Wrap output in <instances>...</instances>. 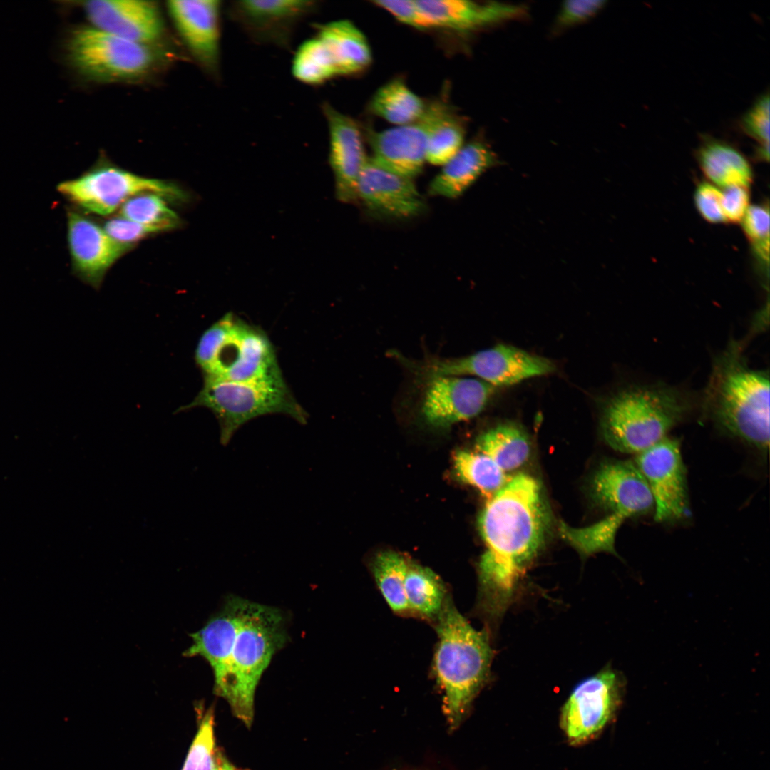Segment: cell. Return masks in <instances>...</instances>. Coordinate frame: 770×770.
<instances>
[{"mask_svg":"<svg viewBox=\"0 0 770 770\" xmlns=\"http://www.w3.org/2000/svg\"><path fill=\"white\" fill-rule=\"evenodd\" d=\"M500 162L490 145L481 137L465 143L460 150L432 179L428 194L456 199L465 193L488 170Z\"/></svg>","mask_w":770,"mask_h":770,"instance_id":"obj_24","label":"cell"},{"mask_svg":"<svg viewBox=\"0 0 770 770\" xmlns=\"http://www.w3.org/2000/svg\"><path fill=\"white\" fill-rule=\"evenodd\" d=\"M243 601L237 597L228 598L222 610L190 634L192 643L183 653L189 657L200 656L207 662L214 675V692L219 697L226 685Z\"/></svg>","mask_w":770,"mask_h":770,"instance_id":"obj_23","label":"cell"},{"mask_svg":"<svg viewBox=\"0 0 770 770\" xmlns=\"http://www.w3.org/2000/svg\"><path fill=\"white\" fill-rule=\"evenodd\" d=\"M591 492L600 506L626 519L654 508L648 484L634 462L603 464L594 475Z\"/></svg>","mask_w":770,"mask_h":770,"instance_id":"obj_21","label":"cell"},{"mask_svg":"<svg viewBox=\"0 0 770 770\" xmlns=\"http://www.w3.org/2000/svg\"><path fill=\"white\" fill-rule=\"evenodd\" d=\"M216 770H248L233 765L222 752L219 758Z\"/></svg>","mask_w":770,"mask_h":770,"instance_id":"obj_44","label":"cell"},{"mask_svg":"<svg viewBox=\"0 0 770 770\" xmlns=\"http://www.w3.org/2000/svg\"><path fill=\"white\" fill-rule=\"evenodd\" d=\"M453 465L458 479L475 487L488 499L510 478L490 457L477 451H456Z\"/></svg>","mask_w":770,"mask_h":770,"instance_id":"obj_29","label":"cell"},{"mask_svg":"<svg viewBox=\"0 0 770 770\" xmlns=\"http://www.w3.org/2000/svg\"><path fill=\"white\" fill-rule=\"evenodd\" d=\"M90 25L149 45H164L166 28L160 6L140 0H89L80 3Z\"/></svg>","mask_w":770,"mask_h":770,"instance_id":"obj_18","label":"cell"},{"mask_svg":"<svg viewBox=\"0 0 770 770\" xmlns=\"http://www.w3.org/2000/svg\"><path fill=\"white\" fill-rule=\"evenodd\" d=\"M409 565L404 556L394 551L377 554L372 563L378 587L388 605L396 612L409 608L404 590Z\"/></svg>","mask_w":770,"mask_h":770,"instance_id":"obj_32","label":"cell"},{"mask_svg":"<svg viewBox=\"0 0 770 770\" xmlns=\"http://www.w3.org/2000/svg\"><path fill=\"white\" fill-rule=\"evenodd\" d=\"M732 342L715 360L705 390L704 408L719 428L761 451L769 445V375L754 370Z\"/></svg>","mask_w":770,"mask_h":770,"instance_id":"obj_2","label":"cell"},{"mask_svg":"<svg viewBox=\"0 0 770 770\" xmlns=\"http://www.w3.org/2000/svg\"><path fill=\"white\" fill-rule=\"evenodd\" d=\"M335 76H353L364 72L372 61L371 50L364 33L351 21L339 19L313 26Z\"/></svg>","mask_w":770,"mask_h":770,"instance_id":"obj_25","label":"cell"},{"mask_svg":"<svg viewBox=\"0 0 770 770\" xmlns=\"http://www.w3.org/2000/svg\"><path fill=\"white\" fill-rule=\"evenodd\" d=\"M722 191V207L727 222L741 221L750 201L749 188L732 185Z\"/></svg>","mask_w":770,"mask_h":770,"instance_id":"obj_43","label":"cell"},{"mask_svg":"<svg viewBox=\"0 0 770 770\" xmlns=\"http://www.w3.org/2000/svg\"><path fill=\"white\" fill-rule=\"evenodd\" d=\"M741 127L759 146H769V92L760 96L743 115Z\"/></svg>","mask_w":770,"mask_h":770,"instance_id":"obj_38","label":"cell"},{"mask_svg":"<svg viewBox=\"0 0 770 770\" xmlns=\"http://www.w3.org/2000/svg\"><path fill=\"white\" fill-rule=\"evenodd\" d=\"M621 699V680L610 669L578 684L560 716V728L570 744L581 745L598 736L614 719Z\"/></svg>","mask_w":770,"mask_h":770,"instance_id":"obj_12","label":"cell"},{"mask_svg":"<svg viewBox=\"0 0 770 770\" xmlns=\"http://www.w3.org/2000/svg\"><path fill=\"white\" fill-rule=\"evenodd\" d=\"M404 590L409 608L421 615L433 616L439 613L443 606V585L427 568L409 564Z\"/></svg>","mask_w":770,"mask_h":770,"instance_id":"obj_31","label":"cell"},{"mask_svg":"<svg viewBox=\"0 0 770 770\" xmlns=\"http://www.w3.org/2000/svg\"><path fill=\"white\" fill-rule=\"evenodd\" d=\"M634 463L651 491L654 520L662 523L684 517L688 510V499L679 441L667 436L637 454Z\"/></svg>","mask_w":770,"mask_h":770,"instance_id":"obj_15","label":"cell"},{"mask_svg":"<svg viewBox=\"0 0 770 770\" xmlns=\"http://www.w3.org/2000/svg\"><path fill=\"white\" fill-rule=\"evenodd\" d=\"M287 641L284 617L279 610L244 599L227 682L220 697L247 727L252 723L254 698L261 677Z\"/></svg>","mask_w":770,"mask_h":770,"instance_id":"obj_6","label":"cell"},{"mask_svg":"<svg viewBox=\"0 0 770 770\" xmlns=\"http://www.w3.org/2000/svg\"><path fill=\"white\" fill-rule=\"evenodd\" d=\"M195 360L203 378L287 386L266 332L232 312L204 331L196 346Z\"/></svg>","mask_w":770,"mask_h":770,"instance_id":"obj_4","label":"cell"},{"mask_svg":"<svg viewBox=\"0 0 770 770\" xmlns=\"http://www.w3.org/2000/svg\"><path fill=\"white\" fill-rule=\"evenodd\" d=\"M203 406L215 416L220 426L223 445L243 424L258 416L283 414L300 423H305L307 414L286 386L204 378L203 386L195 399L181 406L183 411Z\"/></svg>","mask_w":770,"mask_h":770,"instance_id":"obj_8","label":"cell"},{"mask_svg":"<svg viewBox=\"0 0 770 770\" xmlns=\"http://www.w3.org/2000/svg\"><path fill=\"white\" fill-rule=\"evenodd\" d=\"M428 27L471 32L522 16L525 8L496 1L416 0Z\"/></svg>","mask_w":770,"mask_h":770,"instance_id":"obj_22","label":"cell"},{"mask_svg":"<svg viewBox=\"0 0 770 770\" xmlns=\"http://www.w3.org/2000/svg\"><path fill=\"white\" fill-rule=\"evenodd\" d=\"M356 191L358 202L376 219H410L426 208L413 179L379 165L371 158L361 172Z\"/></svg>","mask_w":770,"mask_h":770,"instance_id":"obj_17","label":"cell"},{"mask_svg":"<svg viewBox=\"0 0 770 770\" xmlns=\"http://www.w3.org/2000/svg\"><path fill=\"white\" fill-rule=\"evenodd\" d=\"M694 201L700 215L708 222H727L722 207V191L713 184L700 183L694 192Z\"/></svg>","mask_w":770,"mask_h":770,"instance_id":"obj_40","label":"cell"},{"mask_svg":"<svg viewBox=\"0 0 770 770\" xmlns=\"http://www.w3.org/2000/svg\"><path fill=\"white\" fill-rule=\"evenodd\" d=\"M428 103L412 91L401 78L379 87L369 103V111L395 126L414 122L426 111Z\"/></svg>","mask_w":770,"mask_h":770,"instance_id":"obj_28","label":"cell"},{"mask_svg":"<svg viewBox=\"0 0 770 770\" xmlns=\"http://www.w3.org/2000/svg\"><path fill=\"white\" fill-rule=\"evenodd\" d=\"M697 158L704 175L718 186L727 188L740 185L749 188L752 183L750 163L737 148L729 143L706 138L697 150Z\"/></svg>","mask_w":770,"mask_h":770,"instance_id":"obj_26","label":"cell"},{"mask_svg":"<svg viewBox=\"0 0 770 770\" xmlns=\"http://www.w3.org/2000/svg\"><path fill=\"white\" fill-rule=\"evenodd\" d=\"M291 71L296 80L311 86L323 85L336 77L319 41L314 36L297 48L292 60Z\"/></svg>","mask_w":770,"mask_h":770,"instance_id":"obj_35","label":"cell"},{"mask_svg":"<svg viewBox=\"0 0 770 770\" xmlns=\"http://www.w3.org/2000/svg\"><path fill=\"white\" fill-rule=\"evenodd\" d=\"M452 108L445 99L428 103L422 116L403 125L384 130L368 128L364 136L372 151L371 158L379 165L413 179L423 170L430 133Z\"/></svg>","mask_w":770,"mask_h":770,"instance_id":"obj_11","label":"cell"},{"mask_svg":"<svg viewBox=\"0 0 770 770\" xmlns=\"http://www.w3.org/2000/svg\"><path fill=\"white\" fill-rule=\"evenodd\" d=\"M625 520L622 515L611 513L599 522L587 527L574 528L560 522V534L583 555L599 552L615 554L616 534Z\"/></svg>","mask_w":770,"mask_h":770,"instance_id":"obj_30","label":"cell"},{"mask_svg":"<svg viewBox=\"0 0 770 770\" xmlns=\"http://www.w3.org/2000/svg\"><path fill=\"white\" fill-rule=\"evenodd\" d=\"M67 225L74 272L97 289L109 268L131 249L113 241L103 227L79 212L69 211Z\"/></svg>","mask_w":770,"mask_h":770,"instance_id":"obj_20","label":"cell"},{"mask_svg":"<svg viewBox=\"0 0 770 770\" xmlns=\"http://www.w3.org/2000/svg\"><path fill=\"white\" fill-rule=\"evenodd\" d=\"M165 45L134 42L78 25L63 41L66 62L81 79L96 83H136L162 72L170 56Z\"/></svg>","mask_w":770,"mask_h":770,"instance_id":"obj_5","label":"cell"},{"mask_svg":"<svg viewBox=\"0 0 770 770\" xmlns=\"http://www.w3.org/2000/svg\"><path fill=\"white\" fill-rule=\"evenodd\" d=\"M58 190L74 204L101 215L113 213L130 198L145 192L169 202L185 201L187 193L169 181L138 175L101 159L81 176L58 184Z\"/></svg>","mask_w":770,"mask_h":770,"instance_id":"obj_9","label":"cell"},{"mask_svg":"<svg viewBox=\"0 0 770 770\" xmlns=\"http://www.w3.org/2000/svg\"><path fill=\"white\" fill-rule=\"evenodd\" d=\"M319 7V0H233L225 11L252 42L289 51L299 25Z\"/></svg>","mask_w":770,"mask_h":770,"instance_id":"obj_13","label":"cell"},{"mask_svg":"<svg viewBox=\"0 0 770 770\" xmlns=\"http://www.w3.org/2000/svg\"><path fill=\"white\" fill-rule=\"evenodd\" d=\"M329 132V163L334 178L336 197L343 203L357 200V183L368 157L359 124L327 101L320 106Z\"/></svg>","mask_w":770,"mask_h":770,"instance_id":"obj_19","label":"cell"},{"mask_svg":"<svg viewBox=\"0 0 770 770\" xmlns=\"http://www.w3.org/2000/svg\"><path fill=\"white\" fill-rule=\"evenodd\" d=\"M742 228L753 245L769 242V209L768 205L748 207L742 220Z\"/></svg>","mask_w":770,"mask_h":770,"instance_id":"obj_42","label":"cell"},{"mask_svg":"<svg viewBox=\"0 0 770 770\" xmlns=\"http://www.w3.org/2000/svg\"><path fill=\"white\" fill-rule=\"evenodd\" d=\"M164 197L153 192L133 196L120 208V215L137 223L152 227L160 232L177 228L180 220L168 205Z\"/></svg>","mask_w":770,"mask_h":770,"instance_id":"obj_34","label":"cell"},{"mask_svg":"<svg viewBox=\"0 0 770 770\" xmlns=\"http://www.w3.org/2000/svg\"><path fill=\"white\" fill-rule=\"evenodd\" d=\"M476 451L494 461L505 473L522 466L529 458L530 443L525 431L513 422L500 423L481 434Z\"/></svg>","mask_w":770,"mask_h":770,"instance_id":"obj_27","label":"cell"},{"mask_svg":"<svg viewBox=\"0 0 770 770\" xmlns=\"http://www.w3.org/2000/svg\"><path fill=\"white\" fill-rule=\"evenodd\" d=\"M214 711L207 709L190 747L182 770H216L222 751L215 743Z\"/></svg>","mask_w":770,"mask_h":770,"instance_id":"obj_36","label":"cell"},{"mask_svg":"<svg viewBox=\"0 0 770 770\" xmlns=\"http://www.w3.org/2000/svg\"><path fill=\"white\" fill-rule=\"evenodd\" d=\"M496 387L476 378L444 376L426 379L420 402L423 421L434 428H447L478 415Z\"/></svg>","mask_w":770,"mask_h":770,"instance_id":"obj_16","label":"cell"},{"mask_svg":"<svg viewBox=\"0 0 770 770\" xmlns=\"http://www.w3.org/2000/svg\"><path fill=\"white\" fill-rule=\"evenodd\" d=\"M689 405L684 395L672 387L644 386L622 390L604 406L602 434L614 450L637 455L666 438Z\"/></svg>","mask_w":770,"mask_h":770,"instance_id":"obj_7","label":"cell"},{"mask_svg":"<svg viewBox=\"0 0 770 770\" xmlns=\"http://www.w3.org/2000/svg\"><path fill=\"white\" fill-rule=\"evenodd\" d=\"M404 361L416 375L426 379L444 376H473L496 388L549 374L556 369L548 359L503 344L461 357Z\"/></svg>","mask_w":770,"mask_h":770,"instance_id":"obj_10","label":"cell"},{"mask_svg":"<svg viewBox=\"0 0 770 770\" xmlns=\"http://www.w3.org/2000/svg\"><path fill=\"white\" fill-rule=\"evenodd\" d=\"M166 9L194 61L211 79L220 81L222 1L170 0Z\"/></svg>","mask_w":770,"mask_h":770,"instance_id":"obj_14","label":"cell"},{"mask_svg":"<svg viewBox=\"0 0 770 770\" xmlns=\"http://www.w3.org/2000/svg\"><path fill=\"white\" fill-rule=\"evenodd\" d=\"M103 228L113 241L130 249L150 235L160 232L154 227L137 223L120 215L108 220Z\"/></svg>","mask_w":770,"mask_h":770,"instance_id":"obj_39","label":"cell"},{"mask_svg":"<svg viewBox=\"0 0 770 770\" xmlns=\"http://www.w3.org/2000/svg\"><path fill=\"white\" fill-rule=\"evenodd\" d=\"M371 3L389 12L401 23L416 29H430L416 0H374Z\"/></svg>","mask_w":770,"mask_h":770,"instance_id":"obj_41","label":"cell"},{"mask_svg":"<svg viewBox=\"0 0 770 770\" xmlns=\"http://www.w3.org/2000/svg\"><path fill=\"white\" fill-rule=\"evenodd\" d=\"M603 0H569L563 1L552 27L553 34L587 22L605 6Z\"/></svg>","mask_w":770,"mask_h":770,"instance_id":"obj_37","label":"cell"},{"mask_svg":"<svg viewBox=\"0 0 770 770\" xmlns=\"http://www.w3.org/2000/svg\"><path fill=\"white\" fill-rule=\"evenodd\" d=\"M549 525L541 486L520 473L488 498L478 518L486 545L479 562L481 601L493 615L512 600L518 580L540 550Z\"/></svg>","mask_w":770,"mask_h":770,"instance_id":"obj_1","label":"cell"},{"mask_svg":"<svg viewBox=\"0 0 770 770\" xmlns=\"http://www.w3.org/2000/svg\"><path fill=\"white\" fill-rule=\"evenodd\" d=\"M466 120L451 108L431 130L426 150V162L443 165L465 143Z\"/></svg>","mask_w":770,"mask_h":770,"instance_id":"obj_33","label":"cell"},{"mask_svg":"<svg viewBox=\"0 0 770 770\" xmlns=\"http://www.w3.org/2000/svg\"><path fill=\"white\" fill-rule=\"evenodd\" d=\"M434 669L443 691L450 728H457L487 678L492 651L487 635L473 628L450 603L439 612Z\"/></svg>","mask_w":770,"mask_h":770,"instance_id":"obj_3","label":"cell"}]
</instances>
